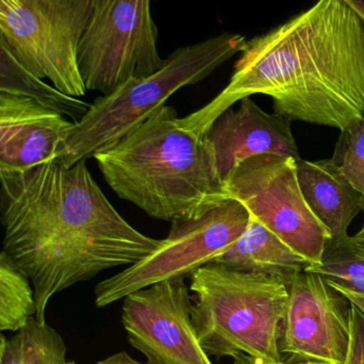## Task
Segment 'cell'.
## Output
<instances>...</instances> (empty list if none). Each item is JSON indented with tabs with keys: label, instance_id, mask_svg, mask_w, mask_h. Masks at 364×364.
I'll use <instances>...</instances> for the list:
<instances>
[{
	"label": "cell",
	"instance_id": "15",
	"mask_svg": "<svg viewBox=\"0 0 364 364\" xmlns=\"http://www.w3.org/2000/svg\"><path fill=\"white\" fill-rule=\"evenodd\" d=\"M213 263L221 264L237 272L274 277L284 281L287 285L311 265L251 216L242 237Z\"/></svg>",
	"mask_w": 364,
	"mask_h": 364
},
{
	"label": "cell",
	"instance_id": "5",
	"mask_svg": "<svg viewBox=\"0 0 364 364\" xmlns=\"http://www.w3.org/2000/svg\"><path fill=\"white\" fill-rule=\"evenodd\" d=\"M246 42L244 36L221 33L176 48L154 75L131 80L109 97H97L75 123L61 161L72 167L112 148L164 107L176 91L205 80L242 52Z\"/></svg>",
	"mask_w": 364,
	"mask_h": 364
},
{
	"label": "cell",
	"instance_id": "2",
	"mask_svg": "<svg viewBox=\"0 0 364 364\" xmlns=\"http://www.w3.org/2000/svg\"><path fill=\"white\" fill-rule=\"evenodd\" d=\"M272 97L274 114L344 131L364 120V21L346 0H321L247 40L229 84L180 118L205 137L215 121L251 95Z\"/></svg>",
	"mask_w": 364,
	"mask_h": 364
},
{
	"label": "cell",
	"instance_id": "19",
	"mask_svg": "<svg viewBox=\"0 0 364 364\" xmlns=\"http://www.w3.org/2000/svg\"><path fill=\"white\" fill-rule=\"evenodd\" d=\"M304 272L321 274L340 289L364 297V250L351 236L330 240L321 263L309 266Z\"/></svg>",
	"mask_w": 364,
	"mask_h": 364
},
{
	"label": "cell",
	"instance_id": "4",
	"mask_svg": "<svg viewBox=\"0 0 364 364\" xmlns=\"http://www.w3.org/2000/svg\"><path fill=\"white\" fill-rule=\"evenodd\" d=\"M189 278L195 295L191 321L208 357L244 353L268 362L283 361L279 338L289 300L284 281L218 263L202 266Z\"/></svg>",
	"mask_w": 364,
	"mask_h": 364
},
{
	"label": "cell",
	"instance_id": "3",
	"mask_svg": "<svg viewBox=\"0 0 364 364\" xmlns=\"http://www.w3.org/2000/svg\"><path fill=\"white\" fill-rule=\"evenodd\" d=\"M93 159L121 199L159 220L197 219L231 199L208 140L170 106Z\"/></svg>",
	"mask_w": 364,
	"mask_h": 364
},
{
	"label": "cell",
	"instance_id": "1",
	"mask_svg": "<svg viewBox=\"0 0 364 364\" xmlns=\"http://www.w3.org/2000/svg\"><path fill=\"white\" fill-rule=\"evenodd\" d=\"M0 178L4 251L33 283L39 323L56 294L161 246L117 212L85 161L68 167L56 159Z\"/></svg>",
	"mask_w": 364,
	"mask_h": 364
},
{
	"label": "cell",
	"instance_id": "16",
	"mask_svg": "<svg viewBox=\"0 0 364 364\" xmlns=\"http://www.w3.org/2000/svg\"><path fill=\"white\" fill-rule=\"evenodd\" d=\"M0 95L26 97L43 107L69 117L77 123L90 110L91 104L70 97L44 82L23 67L10 52L4 42L0 41Z\"/></svg>",
	"mask_w": 364,
	"mask_h": 364
},
{
	"label": "cell",
	"instance_id": "27",
	"mask_svg": "<svg viewBox=\"0 0 364 364\" xmlns=\"http://www.w3.org/2000/svg\"><path fill=\"white\" fill-rule=\"evenodd\" d=\"M68 364H76L74 361H69L68 362Z\"/></svg>",
	"mask_w": 364,
	"mask_h": 364
},
{
	"label": "cell",
	"instance_id": "22",
	"mask_svg": "<svg viewBox=\"0 0 364 364\" xmlns=\"http://www.w3.org/2000/svg\"><path fill=\"white\" fill-rule=\"evenodd\" d=\"M234 364H329L325 362L317 361H294V360H283L281 362H268L265 360L257 359V358L251 357L244 353H237L234 355Z\"/></svg>",
	"mask_w": 364,
	"mask_h": 364
},
{
	"label": "cell",
	"instance_id": "20",
	"mask_svg": "<svg viewBox=\"0 0 364 364\" xmlns=\"http://www.w3.org/2000/svg\"><path fill=\"white\" fill-rule=\"evenodd\" d=\"M331 159L349 184L364 197V120L341 132Z\"/></svg>",
	"mask_w": 364,
	"mask_h": 364
},
{
	"label": "cell",
	"instance_id": "13",
	"mask_svg": "<svg viewBox=\"0 0 364 364\" xmlns=\"http://www.w3.org/2000/svg\"><path fill=\"white\" fill-rule=\"evenodd\" d=\"M240 102L237 110L223 112L205 136L223 183L242 161L257 155L299 159L289 119L267 114L250 97Z\"/></svg>",
	"mask_w": 364,
	"mask_h": 364
},
{
	"label": "cell",
	"instance_id": "17",
	"mask_svg": "<svg viewBox=\"0 0 364 364\" xmlns=\"http://www.w3.org/2000/svg\"><path fill=\"white\" fill-rule=\"evenodd\" d=\"M63 336L31 317L11 338L0 336V364H68Z\"/></svg>",
	"mask_w": 364,
	"mask_h": 364
},
{
	"label": "cell",
	"instance_id": "25",
	"mask_svg": "<svg viewBox=\"0 0 364 364\" xmlns=\"http://www.w3.org/2000/svg\"><path fill=\"white\" fill-rule=\"evenodd\" d=\"M346 1L364 21V0H346Z\"/></svg>",
	"mask_w": 364,
	"mask_h": 364
},
{
	"label": "cell",
	"instance_id": "8",
	"mask_svg": "<svg viewBox=\"0 0 364 364\" xmlns=\"http://www.w3.org/2000/svg\"><path fill=\"white\" fill-rule=\"evenodd\" d=\"M250 213L229 199L197 219L172 221L169 234L154 252L97 283L95 306L105 308L129 294L156 283L191 277L213 263L246 232Z\"/></svg>",
	"mask_w": 364,
	"mask_h": 364
},
{
	"label": "cell",
	"instance_id": "18",
	"mask_svg": "<svg viewBox=\"0 0 364 364\" xmlns=\"http://www.w3.org/2000/svg\"><path fill=\"white\" fill-rule=\"evenodd\" d=\"M37 312L31 279L3 250L0 255V330L20 331Z\"/></svg>",
	"mask_w": 364,
	"mask_h": 364
},
{
	"label": "cell",
	"instance_id": "6",
	"mask_svg": "<svg viewBox=\"0 0 364 364\" xmlns=\"http://www.w3.org/2000/svg\"><path fill=\"white\" fill-rule=\"evenodd\" d=\"M93 0H1L0 41L16 60L65 95L84 97L78 46Z\"/></svg>",
	"mask_w": 364,
	"mask_h": 364
},
{
	"label": "cell",
	"instance_id": "24",
	"mask_svg": "<svg viewBox=\"0 0 364 364\" xmlns=\"http://www.w3.org/2000/svg\"><path fill=\"white\" fill-rule=\"evenodd\" d=\"M329 282V281H328ZM334 289H338L340 293H342L343 295L346 296L348 298L349 301L351 302V304L355 306V308L359 309L361 311L362 314L364 315V297L363 296L355 295V294L350 293V291H344V289H340V287H336V285L332 284L331 282H329Z\"/></svg>",
	"mask_w": 364,
	"mask_h": 364
},
{
	"label": "cell",
	"instance_id": "26",
	"mask_svg": "<svg viewBox=\"0 0 364 364\" xmlns=\"http://www.w3.org/2000/svg\"><path fill=\"white\" fill-rule=\"evenodd\" d=\"M362 212H363L364 214V197L363 199H362ZM351 238H353V242H355L360 248L364 250V223L361 230H360L355 235L351 236Z\"/></svg>",
	"mask_w": 364,
	"mask_h": 364
},
{
	"label": "cell",
	"instance_id": "21",
	"mask_svg": "<svg viewBox=\"0 0 364 364\" xmlns=\"http://www.w3.org/2000/svg\"><path fill=\"white\" fill-rule=\"evenodd\" d=\"M351 341L345 364H364V315L351 304Z\"/></svg>",
	"mask_w": 364,
	"mask_h": 364
},
{
	"label": "cell",
	"instance_id": "9",
	"mask_svg": "<svg viewBox=\"0 0 364 364\" xmlns=\"http://www.w3.org/2000/svg\"><path fill=\"white\" fill-rule=\"evenodd\" d=\"M296 161L270 154L251 157L230 174L225 191L289 248L318 265L331 237L304 201Z\"/></svg>",
	"mask_w": 364,
	"mask_h": 364
},
{
	"label": "cell",
	"instance_id": "10",
	"mask_svg": "<svg viewBox=\"0 0 364 364\" xmlns=\"http://www.w3.org/2000/svg\"><path fill=\"white\" fill-rule=\"evenodd\" d=\"M191 308L185 278L129 294L121 313L127 341L148 364H214L198 341Z\"/></svg>",
	"mask_w": 364,
	"mask_h": 364
},
{
	"label": "cell",
	"instance_id": "12",
	"mask_svg": "<svg viewBox=\"0 0 364 364\" xmlns=\"http://www.w3.org/2000/svg\"><path fill=\"white\" fill-rule=\"evenodd\" d=\"M75 122L26 97L0 95V172L61 159Z\"/></svg>",
	"mask_w": 364,
	"mask_h": 364
},
{
	"label": "cell",
	"instance_id": "14",
	"mask_svg": "<svg viewBox=\"0 0 364 364\" xmlns=\"http://www.w3.org/2000/svg\"><path fill=\"white\" fill-rule=\"evenodd\" d=\"M298 184L311 212L328 230L330 240L348 235V228L362 212V197L332 159L296 161Z\"/></svg>",
	"mask_w": 364,
	"mask_h": 364
},
{
	"label": "cell",
	"instance_id": "7",
	"mask_svg": "<svg viewBox=\"0 0 364 364\" xmlns=\"http://www.w3.org/2000/svg\"><path fill=\"white\" fill-rule=\"evenodd\" d=\"M157 37L149 0H93L77 56L87 91L109 97L131 80L157 73L166 63Z\"/></svg>",
	"mask_w": 364,
	"mask_h": 364
},
{
	"label": "cell",
	"instance_id": "11",
	"mask_svg": "<svg viewBox=\"0 0 364 364\" xmlns=\"http://www.w3.org/2000/svg\"><path fill=\"white\" fill-rule=\"evenodd\" d=\"M351 302L321 274L301 272L289 285L279 350L294 361L345 364L351 341Z\"/></svg>",
	"mask_w": 364,
	"mask_h": 364
},
{
	"label": "cell",
	"instance_id": "23",
	"mask_svg": "<svg viewBox=\"0 0 364 364\" xmlns=\"http://www.w3.org/2000/svg\"><path fill=\"white\" fill-rule=\"evenodd\" d=\"M95 364H148L141 363L137 360L132 358L129 353L125 351H120V353H114V355H108L105 359L97 361Z\"/></svg>",
	"mask_w": 364,
	"mask_h": 364
}]
</instances>
